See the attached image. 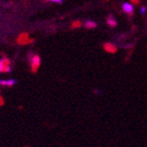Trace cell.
<instances>
[{
  "mask_svg": "<svg viewBox=\"0 0 147 147\" xmlns=\"http://www.w3.org/2000/svg\"><path fill=\"white\" fill-rule=\"evenodd\" d=\"M30 62H31L32 72H36L38 67L40 66V57L38 55H33V57L30 59Z\"/></svg>",
  "mask_w": 147,
  "mask_h": 147,
  "instance_id": "6da1fadb",
  "label": "cell"
},
{
  "mask_svg": "<svg viewBox=\"0 0 147 147\" xmlns=\"http://www.w3.org/2000/svg\"><path fill=\"white\" fill-rule=\"evenodd\" d=\"M123 10L127 13V15H132L133 11H134V5L130 2H125L123 4Z\"/></svg>",
  "mask_w": 147,
  "mask_h": 147,
  "instance_id": "7a4b0ae2",
  "label": "cell"
},
{
  "mask_svg": "<svg viewBox=\"0 0 147 147\" xmlns=\"http://www.w3.org/2000/svg\"><path fill=\"white\" fill-rule=\"evenodd\" d=\"M17 81L16 79H9V80H3L1 79L0 80V86H12L13 84H16Z\"/></svg>",
  "mask_w": 147,
  "mask_h": 147,
  "instance_id": "3957f363",
  "label": "cell"
},
{
  "mask_svg": "<svg viewBox=\"0 0 147 147\" xmlns=\"http://www.w3.org/2000/svg\"><path fill=\"white\" fill-rule=\"evenodd\" d=\"M104 49H105L106 51H107V52H109V53H115L116 52L115 45H113V44H111V43L104 44Z\"/></svg>",
  "mask_w": 147,
  "mask_h": 147,
  "instance_id": "277c9868",
  "label": "cell"
},
{
  "mask_svg": "<svg viewBox=\"0 0 147 147\" xmlns=\"http://www.w3.org/2000/svg\"><path fill=\"white\" fill-rule=\"evenodd\" d=\"M8 64H9V60L8 59L0 60V72H3V70H4V66L5 65H8Z\"/></svg>",
  "mask_w": 147,
  "mask_h": 147,
  "instance_id": "5b68a950",
  "label": "cell"
},
{
  "mask_svg": "<svg viewBox=\"0 0 147 147\" xmlns=\"http://www.w3.org/2000/svg\"><path fill=\"white\" fill-rule=\"evenodd\" d=\"M107 24L109 25V26H111V27H115L116 26V21L115 19L112 17V16H110V17L107 19Z\"/></svg>",
  "mask_w": 147,
  "mask_h": 147,
  "instance_id": "8992f818",
  "label": "cell"
},
{
  "mask_svg": "<svg viewBox=\"0 0 147 147\" xmlns=\"http://www.w3.org/2000/svg\"><path fill=\"white\" fill-rule=\"evenodd\" d=\"M84 26H86V28H88V29H91V28H96L97 27V23L94 22V21H86Z\"/></svg>",
  "mask_w": 147,
  "mask_h": 147,
  "instance_id": "52a82bcc",
  "label": "cell"
},
{
  "mask_svg": "<svg viewBox=\"0 0 147 147\" xmlns=\"http://www.w3.org/2000/svg\"><path fill=\"white\" fill-rule=\"evenodd\" d=\"M19 42L20 43H27L28 42V36H27V34H23L22 36L19 38Z\"/></svg>",
  "mask_w": 147,
  "mask_h": 147,
  "instance_id": "ba28073f",
  "label": "cell"
},
{
  "mask_svg": "<svg viewBox=\"0 0 147 147\" xmlns=\"http://www.w3.org/2000/svg\"><path fill=\"white\" fill-rule=\"evenodd\" d=\"M145 12H146V7H145V6H142V7H141V13H142V15H145Z\"/></svg>",
  "mask_w": 147,
  "mask_h": 147,
  "instance_id": "9c48e42d",
  "label": "cell"
},
{
  "mask_svg": "<svg viewBox=\"0 0 147 147\" xmlns=\"http://www.w3.org/2000/svg\"><path fill=\"white\" fill-rule=\"evenodd\" d=\"M49 1H52V2H56V3H61L63 0H49Z\"/></svg>",
  "mask_w": 147,
  "mask_h": 147,
  "instance_id": "30bf717a",
  "label": "cell"
},
{
  "mask_svg": "<svg viewBox=\"0 0 147 147\" xmlns=\"http://www.w3.org/2000/svg\"><path fill=\"white\" fill-rule=\"evenodd\" d=\"M79 25H80V23H74L73 27H79Z\"/></svg>",
  "mask_w": 147,
  "mask_h": 147,
  "instance_id": "8fae6325",
  "label": "cell"
},
{
  "mask_svg": "<svg viewBox=\"0 0 147 147\" xmlns=\"http://www.w3.org/2000/svg\"><path fill=\"white\" fill-rule=\"evenodd\" d=\"M0 105H3V99L0 97Z\"/></svg>",
  "mask_w": 147,
  "mask_h": 147,
  "instance_id": "7c38bea8",
  "label": "cell"
}]
</instances>
